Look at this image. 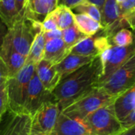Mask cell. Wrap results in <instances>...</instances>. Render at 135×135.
Returning <instances> with one entry per match:
<instances>
[{
  "instance_id": "obj_1",
  "label": "cell",
  "mask_w": 135,
  "mask_h": 135,
  "mask_svg": "<svg viewBox=\"0 0 135 135\" xmlns=\"http://www.w3.org/2000/svg\"><path fill=\"white\" fill-rule=\"evenodd\" d=\"M102 74L100 55L91 62L63 78L52 94L61 112L97 86Z\"/></svg>"
},
{
  "instance_id": "obj_2",
  "label": "cell",
  "mask_w": 135,
  "mask_h": 135,
  "mask_svg": "<svg viewBox=\"0 0 135 135\" xmlns=\"http://www.w3.org/2000/svg\"><path fill=\"white\" fill-rule=\"evenodd\" d=\"M115 99L102 88L95 87L65 108L62 112L72 119L83 121L92 112L113 103Z\"/></svg>"
},
{
  "instance_id": "obj_3",
  "label": "cell",
  "mask_w": 135,
  "mask_h": 135,
  "mask_svg": "<svg viewBox=\"0 0 135 135\" xmlns=\"http://www.w3.org/2000/svg\"><path fill=\"white\" fill-rule=\"evenodd\" d=\"M42 30L41 22L24 16L17 19L9 28L5 39L16 51L27 57L35 37Z\"/></svg>"
},
{
  "instance_id": "obj_4",
  "label": "cell",
  "mask_w": 135,
  "mask_h": 135,
  "mask_svg": "<svg viewBox=\"0 0 135 135\" xmlns=\"http://www.w3.org/2000/svg\"><path fill=\"white\" fill-rule=\"evenodd\" d=\"M36 64L26 62L21 70L6 81L9 110L22 113L29 82L35 72Z\"/></svg>"
},
{
  "instance_id": "obj_5",
  "label": "cell",
  "mask_w": 135,
  "mask_h": 135,
  "mask_svg": "<svg viewBox=\"0 0 135 135\" xmlns=\"http://www.w3.org/2000/svg\"><path fill=\"white\" fill-rule=\"evenodd\" d=\"M83 123L94 135H119L125 130L116 116L113 103L92 112Z\"/></svg>"
},
{
  "instance_id": "obj_6",
  "label": "cell",
  "mask_w": 135,
  "mask_h": 135,
  "mask_svg": "<svg viewBox=\"0 0 135 135\" xmlns=\"http://www.w3.org/2000/svg\"><path fill=\"white\" fill-rule=\"evenodd\" d=\"M135 84V51L131 56L107 80L97 87L116 97Z\"/></svg>"
},
{
  "instance_id": "obj_7",
  "label": "cell",
  "mask_w": 135,
  "mask_h": 135,
  "mask_svg": "<svg viewBox=\"0 0 135 135\" xmlns=\"http://www.w3.org/2000/svg\"><path fill=\"white\" fill-rule=\"evenodd\" d=\"M134 52V46L131 45L120 47L112 45L100 55L102 65V74L97 86L107 80L117 69H119Z\"/></svg>"
},
{
  "instance_id": "obj_8",
  "label": "cell",
  "mask_w": 135,
  "mask_h": 135,
  "mask_svg": "<svg viewBox=\"0 0 135 135\" xmlns=\"http://www.w3.org/2000/svg\"><path fill=\"white\" fill-rule=\"evenodd\" d=\"M60 112V108L55 100L44 104L31 117V133L51 134Z\"/></svg>"
},
{
  "instance_id": "obj_9",
  "label": "cell",
  "mask_w": 135,
  "mask_h": 135,
  "mask_svg": "<svg viewBox=\"0 0 135 135\" xmlns=\"http://www.w3.org/2000/svg\"><path fill=\"white\" fill-rule=\"evenodd\" d=\"M54 100H55L52 92L44 87L35 71L29 82L22 113L32 117L44 104Z\"/></svg>"
},
{
  "instance_id": "obj_10",
  "label": "cell",
  "mask_w": 135,
  "mask_h": 135,
  "mask_svg": "<svg viewBox=\"0 0 135 135\" xmlns=\"http://www.w3.org/2000/svg\"><path fill=\"white\" fill-rule=\"evenodd\" d=\"M101 25L103 29L100 32L110 41L118 31L129 27L128 23L123 18L119 3L115 0H106L101 10Z\"/></svg>"
},
{
  "instance_id": "obj_11",
  "label": "cell",
  "mask_w": 135,
  "mask_h": 135,
  "mask_svg": "<svg viewBox=\"0 0 135 135\" xmlns=\"http://www.w3.org/2000/svg\"><path fill=\"white\" fill-rule=\"evenodd\" d=\"M31 124L30 115L8 110L6 118L4 115L0 122V135H30Z\"/></svg>"
},
{
  "instance_id": "obj_12",
  "label": "cell",
  "mask_w": 135,
  "mask_h": 135,
  "mask_svg": "<svg viewBox=\"0 0 135 135\" xmlns=\"http://www.w3.org/2000/svg\"><path fill=\"white\" fill-rule=\"evenodd\" d=\"M51 135H91V132L83 121L72 119L61 112Z\"/></svg>"
},
{
  "instance_id": "obj_13",
  "label": "cell",
  "mask_w": 135,
  "mask_h": 135,
  "mask_svg": "<svg viewBox=\"0 0 135 135\" xmlns=\"http://www.w3.org/2000/svg\"><path fill=\"white\" fill-rule=\"evenodd\" d=\"M0 56L5 62L9 78L15 76L25 66L27 57L16 51L10 43L4 38L0 48Z\"/></svg>"
},
{
  "instance_id": "obj_14",
  "label": "cell",
  "mask_w": 135,
  "mask_h": 135,
  "mask_svg": "<svg viewBox=\"0 0 135 135\" xmlns=\"http://www.w3.org/2000/svg\"><path fill=\"white\" fill-rule=\"evenodd\" d=\"M35 71L44 87L48 91L52 92L61 81L56 64L48 60L42 59L36 65Z\"/></svg>"
},
{
  "instance_id": "obj_15",
  "label": "cell",
  "mask_w": 135,
  "mask_h": 135,
  "mask_svg": "<svg viewBox=\"0 0 135 135\" xmlns=\"http://www.w3.org/2000/svg\"><path fill=\"white\" fill-rule=\"evenodd\" d=\"M58 6V0H28L25 16L42 22L45 17Z\"/></svg>"
},
{
  "instance_id": "obj_16",
  "label": "cell",
  "mask_w": 135,
  "mask_h": 135,
  "mask_svg": "<svg viewBox=\"0 0 135 135\" xmlns=\"http://www.w3.org/2000/svg\"><path fill=\"white\" fill-rule=\"evenodd\" d=\"M70 53V49L66 46L62 38L45 40L44 59L58 64Z\"/></svg>"
},
{
  "instance_id": "obj_17",
  "label": "cell",
  "mask_w": 135,
  "mask_h": 135,
  "mask_svg": "<svg viewBox=\"0 0 135 135\" xmlns=\"http://www.w3.org/2000/svg\"><path fill=\"white\" fill-rule=\"evenodd\" d=\"M95 57L97 56H82L70 53L63 60L56 64V69L61 80L82 66L91 62Z\"/></svg>"
},
{
  "instance_id": "obj_18",
  "label": "cell",
  "mask_w": 135,
  "mask_h": 135,
  "mask_svg": "<svg viewBox=\"0 0 135 135\" xmlns=\"http://www.w3.org/2000/svg\"><path fill=\"white\" fill-rule=\"evenodd\" d=\"M113 105L116 116L121 122L135 108V84L116 97Z\"/></svg>"
},
{
  "instance_id": "obj_19",
  "label": "cell",
  "mask_w": 135,
  "mask_h": 135,
  "mask_svg": "<svg viewBox=\"0 0 135 135\" xmlns=\"http://www.w3.org/2000/svg\"><path fill=\"white\" fill-rule=\"evenodd\" d=\"M74 25L87 36H93L103 29L100 22L85 13H74Z\"/></svg>"
},
{
  "instance_id": "obj_20",
  "label": "cell",
  "mask_w": 135,
  "mask_h": 135,
  "mask_svg": "<svg viewBox=\"0 0 135 135\" xmlns=\"http://www.w3.org/2000/svg\"><path fill=\"white\" fill-rule=\"evenodd\" d=\"M44 32L42 30L35 37L27 55L26 62H32L36 65L42 59H44L45 48V39L44 36Z\"/></svg>"
},
{
  "instance_id": "obj_21",
  "label": "cell",
  "mask_w": 135,
  "mask_h": 135,
  "mask_svg": "<svg viewBox=\"0 0 135 135\" xmlns=\"http://www.w3.org/2000/svg\"><path fill=\"white\" fill-rule=\"evenodd\" d=\"M58 28L63 30L74 24V13L67 6H57V7L51 11Z\"/></svg>"
},
{
  "instance_id": "obj_22",
  "label": "cell",
  "mask_w": 135,
  "mask_h": 135,
  "mask_svg": "<svg viewBox=\"0 0 135 135\" xmlns=\"http://www.w3.org/2000/svg\"><path fill=\"white\" fill-rule=\"evenodd\" d=\"M0 17L9 28L19 19L15 0H0Z\"/></svg>"
},
{
  "instance_id": "obj_23",
  "label": "cell",
  "mask_w": 135,
  "mask_h": 135,
  "mask_svg": "<svg viewBox=\"0 0 135 135\" xmlns=\"http://www.w3.org/2000/svg\"><path fill=\"white\" fill-rule=\"evenodd\" d=\"M95 36V35H94ZM86 36L70 49L71 54L79 55L82 56H97L99 53L95 47V36Z\"/></svg>"
},
{
  "instance_id": "obj_24",
  "label": "cell",
  "mask_w": 135,
  "mask_h": 135,
  "mask_svg": "<svg viewBox=\"0 0 135 135\" xmlns=\"http://www.w3.org/2000/svg\"><path fill=\"white\" fill-rule=\"evenodd\" d=\"M123 18L128 23L129 27L135 29V0H124L119 3Z\"/></svg>"
},
{
  "instance_id": "obj_25",
  "label": "cell",
  "mask_w": 135,
  "mask_h": 135,
  "mask_svg": "<svg viewBox=\"0 0 135 135\" xmlns=\"http://www.w3.org/2000/svg\"><path fill=\"white\" fill-rule=\"evenodd\" d=\"M62 40L66 44V46L71 49L73 46H74L77 43H78L80 40L86 37L85 34L81 32L79 29L77 28V26L74 24L70 27L62 30Z\"/></svg>"
},
{
  "instance_id": "obj_26",
  "label": "cell",
  "mask_w": 135,
  "mask_h": 135,
  "mask_svg": "<svg viewBox=\"0 0 135 135\" xmlns=\"http://www.w3.org/2000/svg\"><path fill=\"white\" fill-rule=\"evenodd\" d=\"M72 11H74L77 13H85L101 24L100 9L94 4H92L87 1H84L77 6H75L74 9H72Z\"/></svg>"
},
{
  "instance_id": "obj_27",
  "label": "cell",
  "mask_w": 135,
  "mask_h": 135,
  "mask_svg": "<svg viewBox=\"0 0 135 135\" xmlns=\"http://www.w3.org/2000/svg\"><path fill=\"white\" fill-rule=\"evenodd\" d=\"M134 42L133 32L129 30L127 28H122L118 31L111 38V43L112 45L126 47L131 45Z\"/></svg>"
},
{
  "instance_id": "obj_28",
  "label": "cell",
  "mask_w": 135,
  "mask_h": 135,
  "mask_svg": "<svg viewBox=\"0 0 135 135\" xmlns=\"http://www.w3.org/2000/svg\"><path fill=\"white\" fill-rule=\"evenodd\" d=\"M8 110L9 102L7 94V85L6 83H5L0 86V122Z\"/></svg>"
},
{
  "instance_id": "obj_29",
  "label": "cell",
  "mask_w": 135,
  "mask_h": 135,
  "mask_svg": "<svg viewBox=\"0 0 135 135\" xmlns=\"http://www.w3.org/2000/svg\"><path fill=\"white\" fill-rule=\"evenodd\" d=\"M41 26L43 31L45 32H49L51 30H55L58 28L56 21L52 14V13H49L44 18V20L41 22Z\"/></svg>"
},
{
  "instance_id": "obj_30",
  "label": "cell",
  "mask_w": 135,
  "mask_h": 135,
  "mask_svg": "<svg viewBox=\"0 0 135 135\" xmlns=\"http://www.w3.org/2000/svg\"><path fill=\"white\" fill-rule=\"evenodd\" d=\"M9 78V75L8 68L5 62L0 56V86L6 83Z\"/></svg>"
},
{
  "instance_id": "obj_31",
  "label": "cell",
  "mask_w": 135,
  "mask_h": 135,
  "mask_svg": "<svg viewBox=\"0 0 135 135\" xmlns=\"http://www.w3.org/2000/svg\"><path fill=\"white\" fill-rule=\"evenodd\" d=\"M124 129L130 128L135 125V108L121 121Z\"/></svg>"
},
{
  "instance_id": "obj_32",
  "label": "cell",
  "mask_w": 135,
  "mask_h": 135,
  "mask_svg": "<svg viewBox=\"0 0 135 135\" xmlns=\"http://www.w3.org/2000/svg\"><path fill=\"white\" fill-rule=\"evenodd\" d=\"M44 36L45 40L62 38V31L59 28H57V29L51 30L49 32H44Z\"/></svg>"
},
{
  "instance_id": "obj_33",
  "label": "cell",
  "mask_w": 135,
  "mask_h": 135,
  "mask_svg": "<svg viewBox=\"0 0 135 135\" xmlns=\"http://www.w3.org/2000/svg\"><path fill=\"white\" fill-rule=\"evenodd\" d=\"M27 2H28V0H15L16 8H17V13L19 14V18L25 16Z\"/></svg>"
},
{
  "instance_id": "obj_34",
  "label": "cell",
  "mask_w": 135,
  "mask_h": 135,
  "mask_svg": "<svg viewBox=\"0 0 135 135\" xmlns=\"http://www.w3.org/2000/svg\"><path fill=\"white\" fill-rule=\"evenodd\" d=\"M84 1L85 0H58V6H65L72 9Z\"/></svg>"
},
{
  "instance_id": "obj_35",
  "label": "cell",
  "mask_w": 135,
  "mask_h": 135,
  "mask_svg": "<svg viewBox=\"0 0 135 135\" xmlns=\"http://www.w3.org/2000/svg\"><path fill=\"white\" fill-rule=\"evenodd\" d=\"M8 30H9L8 26L6 25V23L0 17V48H1V46H2V42H3V40H4L6 33H7Z\"/></svg>"
},
{
  "instance_id": "obj_36",
  "label": "cell",
  "mask_w": 135,
  "mask_h": 135,
  "mask_svg": "<svg viewBox=\"0 0 135 135\" xmlns=\"http://www.w3.org/2000/svg\"><path fill=\"white\" fill-rule=\"evenodd\" d=\"M85 1H87L97 6L100 9V11L102 10V9L104 7V3L106 2V0H85Z\"/></svg>"
},
{
  "instance_id": "obj_37",
  "label": "cell",
  "mask_w": 135,
  "mask_h": 135,
  "mask_svg": "<svg viewBox=\"0 0 135 135\" xmlns=\"http://www.w3.org/2000/svg\"><path fill=\"white\" fill-rule=\"evenodd\" d=\"M119 135H135V125L130 128L123 130Z\"/></svg>"
},
{
  "instance_id": "obj_38",
  "label": "cell",
  "mask_w": 135,
  "mask_h": 135,
  "mask_svg": "<svg viewBox=\"0 0 135 135\" xmlns=\"http://www.w3.org/2000/svg\"><path fill=\"white\" fill-rule=\"evenodd\" d=\"M133 36H134V42H133V44L134 46V51H135V29L133 30Z\"/></svg>"
},
{
  "instance_id": "obj_39",
  "label": "cell",
  "mask_w": 135,
  "mask_h": 135,
  "mask_svg": "<svg viewBox=\"0 0 135 135\" xmlns=\"http://www.w3.org/2000/svg\"><path fill=\"white\" fill-rule=\"evenodd\" d=\"M115 1H116L118 3H121V2H123L124 0H115Z\"/></svg>"
},
{
  "instance_id": "obj_40",
  "label": "cell",
  "mask_w": 135,
  "mask_h": 135,
  "mask_svg": "<svg viewBox=\"0 0 135 135\" xmlns=\"http://www.w3.org/2000/svg\"><path fill=\"white\" fill-rule=\"evenodd\" d=\"M30 135H41V134H32V133H31V134Z\"/></svg>"
},
{
  "instance_id": "obj_41",
  "label": "cell",
  "mask_w": 135,
  "mask_h": 135,
  "mask_svg": "<svg viewBox=\"0 0 135 135\" xmlns=\"http://www.w3.org/2000/svg\"><path fill=\"white\" fill-rule=\"evenodd\" d=\"M91 135H94V134H91Z\"/></svg>"
}]
</instances>
